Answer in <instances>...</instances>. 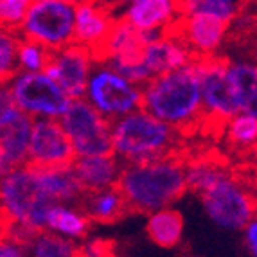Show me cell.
I'll use <instances>...</instances> for the list:
<instances>
[{
    "label": "cell",
    "instance_id": "obj_1",
    "mask_svg": "<svg viewBox=\"0 0 257 257\" xmlns=\"http://www.w3.org/2000/svg\"><path fill=\"white\" fill-rule=\"evenodd\" d=\"M202 58L185 67L151 77L142 86V108L176 132L193 130L203 122L202 113Z\"/></svg>",
    "mask_w": 257,
    "mask_h": 257
},
{
    "label": "cell",
    "instance_id": "obj_2",
    "mask_svg": "<svg viewBox=\"0 0 257 257\" xmlns=\"http://www.w3.org/2000/svg\"><path fill=\"white\" fill-rule=\"evenodd\" d=\"M117 187L130 212L150 214L169 207L187 193L185 160L171 153L137 164H124Z\"/></svg>",
    "mask_w": 257,
    "mask_h": 257
},
{
    "label": "cell",
    "instance_id": "obj_3",
    "mask_svg": "<svg viewBox=\"0 0 257 257\" xmlns=\"http://www.w3.org/2000/svg\"><path fill=\"white\" fill-rule=\"evenodd\" d=\"M51 202L40 189L29 164L13 167L0 178V216L6 221L4 236L22 243L45 230Z\"/></svg>",
    "mask_w": 257,
    "mask_h": 257
},
{
    "label": "cell",
    "instance_id": "obj_4",
    "mask_svg": "<svg viewBox=\"0 0 257 257\" xmlns=\"http://www.w3.org/2000/svg\"><path fill=\"white\" fill-rule=\"evenodd\" d=\"M180 132L144 108L111 120V153L122 164H137L176 153Z\"/></svg>",
    "mask_w": 257,
    "mask_h": 257
},
{
    "label": "cell",
    "instance_id": "obj_5",
    "mask_svg": "<svg viewBox=\"0 0 257 257\" xmlns=\"http://www.w3.org/2000/svg\"><path fill=\"white\" fill-rule=\"evenodd\" d=\"M200 200L207 218L223 230H243L257 216V193L232 171L203 191Z\"/></svg>",
    "mask_w": 257,
    "mask_h": 257
},
{
    "label": "cell",
    "instance_id": "obj_6",
    "mask_svg": "<svg viewBox=\"0 0 257 257\" xmlns=\"http://www.w3.org/2000/svg\"><path fill=\"white\" fill-rule=\"evenodd\" d=\"M83 99L108 120H115L142 108V86L104 61H95Z\"/></svg>",
    "mask_w": 257,
    "mask_h": 257
},
{
    "label": "cell",
    "instance_id": "obj_7",
    "mask_svg": "<svg viewBox=\"0 0 257 257\" xmlns=\"http://www.w3.org/2000/svg\"><path fill=\"white\" fill-rule=\"evenodd\" d=\"M76 4L65 0H35L18 27V35L42 43L49 51H60L74 43Z\"/></svg>",
    "mask_w": 257,
    "mask_h": 257
},
{
    "label": "cell",
    "instance_id": "obj_8",
    "mask_svg": "<svg viewBox=\"0 0 257 257\" xmlns=\"http://www.w3.org/2000/svg\"><path fill=\"white\" fill-rule=\"evenodd\" d=\"M8 83L17 106L33 119H60L72 103L47 72L18 70Z\"/></svg>",
    "mask_w": 257,
    "mask_h": 257
},
{
    "label": "cell",
    "instance_id": "obj_9",
    "mask_svg": "<svg viewBox=\"0 0 257 257\" xmlns=\"http://www.w3.org/2000/svg\"><path fill=\"white\" fill-rule=\"evenodd\" d=\"M76 157L111 153V120L101 115L86 99H72L60 117Z\"/></svg>",
    "mask_w": 257,
    "mask_h": 257
},
{
    "label": "cell",
    "instance_id": "obj_10",
    "mask_svg": "<svg viewBox=\"0 0 257 257\" xmlns=\"http://www.w3.org/2000/svg\"><path fill=\"white\" fill-rule=\"evenodd\" d=\"M227 65L228 60L218 56L202 58L200 88H202L203 122L214 130H221L223 124L239 111L228 81Z\"/></svg>",
    "mask_w": 257,
    "mask_h": 257
},
{
    "label": "cell",
    "instance_id": "obj_11",
    "mask_svg": "<svg viewBox=\"0 0 257 257\" xmlns=\"http://www.w3.org/2000/svg\"><path fill=\"white\" fill-rule=\"evenodd\" d=\"M94 65L95 56L90 49L79 43H70L60 51H52L45 72L69 94L70 99H83Z\"/></svg>",
    "mask_w": 257,
    "mask_h": 257
},
{
    "label": "cell",
    "instance_id": "obj_12",
    "mask_svg": "<svg viewBox=\"0 0 257 257\" xmlns=\"http://www.w3.org/2000/svg\"><path fill=\"white\" fill-rule=\"evenodd\" d=\"M76 159L60 119H35L27 164L36 167L69 166Z\"/></svg>",
    "mask_w": 257,
    "mask_h": 257
},
{
    "label": "cell",
    "instance_id": "obj_13",
    "mask_svg": "<svg viewBox=\"0 0 257 257\" xmlns=\"http://www.w3.org/2000/svg\"><path fill=\"white\" fill-rule=\"evenodd\" d=\"M169 31L175 33L196 58H210L221 47L228 24L207 13H189L180 15Z\"/></svg>",
    "mask_w": 257,
    "mask_h": 257
},
{
    "label": "cell",
    "instance_id": "obj_14",
    "mask_svg": "<svg viewBox=\"0 0 257 257\" xmlns=\"http://www.w3.org/2000/svg\"><path fill=\"white\" fill-rule=\"evenodd\" d=\"M115 13L103 0H81L76 4L74 43L95 52L101 49L115 24Z\"/></svg>",
    "mask_w": 257,
    "mask_h": 257
},
{
    "label": "cell",
    "instance_id": "obj_15",
    "mask_svg": "<svg viewBox=\"0 0 257 257\" xmlns=\"http://www.w3.org/2000/svg\"><path fill=\"white\" fill-rule=\"evenodd\" d=\"M178 17L176 0H132L120 15L142 33H167Z\"/></svg>",
    "mask_w": 257,
    "mask_h": 257
},
{
    "label": "cell",
    "instance_id": "obj_16",
    "mask_svg": "<svg viewBox=\"0 0 257 257\" xmlns=\"http://www.w3.org/2000/svg\"><path fill=\"white\" fill-rule=\"evenodd\" d=\"M194 58L196 56L189 51L187 45L171 31L155 38L142 51V61L150 70L151 77L182 69L191 63Z\"/></svg>",
    "mask_w": 257,
    "mask_h": 257
},
{
    "label": "cell",
    "instance_id": "obj_17",
    "mask_svg": "<svg viewBox=\"0 0 257 257\" xmlns=\"http://www.w3.org/2000/svg\"><path fill=\"white\" fill-rule=\"evenodd\" d=\"M164 33H142L130 26L124 18H117L110 35L104 40L97 52L95 61H111V60H126V58H141L142 51L148 43L159 38Z\"/></svg>",
    "mask_w": 257,
    "mask_h": 257
},
{
    "label": "cell",
    "instance_id": "obj_18",
    "mask_svg": "<svg viewBox=\"0 0 257 257\" xmlns=\"http://www.w3.org/2000/svg\"><path fill=\"white\" fill-rule=\"evenodd\" d=\"M35 171L36 182L45 196L54 203H74L79 205L85 196V189L74 171L72 164L69 166L54 167H36L31 166Z\"/></svg>",
    "mask_w": 257,
    "mask_h": 257
},
{
    "label": "cell",
    "instance_id": "obj_19",
    "mask_svg": "<svg viewBox=\"0 0 257 257\" xmlns=\"http://www.w3.org/2000/svg\"><path fill=\"white\" fill-rule=\"evenodd\" d=\"M124 164L113 153L90 155V157H76L72 162L74 171L81 182L85 193L103 191L108 187H115L119 182L120 171Z\"/></svg>",
    "mask_w": 257,
    "mask_h": 257
},
{
    "label": "cell",
    "instance_id": "obj_20",
    "mask_svg": "<svg viewBox=\"0 0 257 257\" xmlns=\"http://www.w3.org/2000/svg\"><path fill=\"white\" fill-rule=\"evenodd\" d=\"M33 122L35 119L22 110L11 119L0 122V148L6 151L15 167L27 164Z\"/></svg>",
    "mask_w": 257,
    "mask_h": 257
},
{
    "label": "cell",
    "instance_id": "obj_21",
    "mask_svg": "<svg viewBox=\"0 0 257 257\" xmlns=\"http://www.w3.org/2000/svg\"><path fill=\"white\" fill-rule=\"evenodd\" d=\"M92 219L86 216L81 205L74 203H52L47 214L45 230L70 241L85 239L90 230Z\"/></svg>",
    "mask_w": 257,
    "mask_h": 257
},
{
    "label": "cell",
    "instance_id": "obj_22",
    "mask_svg": "<svg viewBox=\"0 0 257 257\" xmlns=\"http://www.w3.org/2000/svg\"><path fill=\"white\" fill-rule=\"evenodd\" d=\"M79 205L92 219V223H115L130 212L128 203L117 185L103 191L85 193Z\"/></svg>",
    "mask_w": 257,
    "mask_h": 257
},
{
    "label": "cell",
    "instance_id": "obj_23",
    "mask_svg": "<svg viewBox=\"0 0 257 257\" xmlns=\"http://www.w3.org/2000/svg\"><path fill=\"white\" fill-rule=\"evenodd\" d=\"M227 74L239 111L257 119V63L228 61Z\"/></svg>",
    "mask_w": 257,
    "mask_h": 257
},
{
    "label": "cell",
    "instance_id": "obj_24",
    "mask_svg": "<svg viewBox=\"0 0 257 257\" xmlns=\"http://www.w3.org/2000/svg\"><path fill=\"white\" fill-rule=\"evenodd\" d=\"M146 234L160 248H175L184 237V216L175 207H162L148 214Z\"/></svg>",
    "mask_w": 257,
    "mask_h": 257
},
{
    "label": "cell",
    "instance_id": "obj_25",
    "mask_svg": "<svg viewBox=\"0 0 257 257\" xmlns=\"http://www.w3.org/2000/svg\"><path fill=\"white\" fill-rule=\"evenodd\" d=\"M230 171L221 160L207 159V157H198V159L185 160V182H187V191L194 194H200L203 191L214 185L219 178Z\"/></svg>",
    "mask_w": 257,
    "mask_h": 257
},
{
    "label": "cell",
    "instance_id": "obj_26",
    "mask_svg": "<svg viewBox=\"0 0 257 257\" xmlns=\"http://www.w3.org/2000/svg\"><path fill=\"white\" fill-rule=\"evenodd\" d=\"M221 133L230 150L246 157L257 142V119L248 113L237 111L223 124Z\"/></svg>",
    "mask_w": 257,
    "mask_h": 257
},
{
    "label": "cell",
    "instance_id": "obj_27",
    "mask_svg": "<svg viewBox=\"0 0 257 257\" xmlns=\"http://www.w3.org/2000/svg\"><path fill=\"white\" fill-rule=\"evenodd\" d=\"M29 257H77V243L54 232L42 230L27 243Z\"/></svg>",
    "mask_w": 257,
    "mask_h": 257
},
{
    "label": "cell",
    "instance_id": "obj_28",
    "mask_svg": "<svg viewBox=\"0 0 257 257\" xmlns=\"http://www.w3.org/2000/svg\"><path fill=\"white\" fill-rule=\"evenodd\" d=\"M180 15L207 13L230 26L234 18L241 13L243 0H176Z\"/></svg>",
    "mask_w": 257,
    "mask_h": 257
},
{
    "label": "cell",
    "instance_id": "obj_29",
    "mask_svg": "<svg viewBox=\"0 0 257 257\" xmlns=\"http://www.w3.org/2000/svg\"><path fill=\"white\" fill-rule=\"evenodd\" d=\"M52 51L43 47L42 43L26 40L20 36L18 43V70L24 72H45Z\"/></svg>",
    "mask_w": 257,
    "mask_h": 257
},
{
    "label": "cell",
    "instance_id": "obj_30",
    "mask_svg": "<svg viewBox=\"0 0 257 257\" xmlns=\"http://www.w3.org/2000/svg\"><path fill=\"white\" fill-rule=\"evenodd\" d=\"M18 31L0 27V83H8L18 72Z\"/></svg>",
    "mask_w": 257,
    "mask_h": 257
},
{
    "label": "cell",
    "instance_id": "obj_31",
    "mask_svg": "<svg viewBox=\"0 0 257 257\" xmlns=\"http://www.w3.org/2000/svg\"><path fill=\"white\" fill-rule=\"evenodd\" d=\"M35 0H0V27L18 31Z\"/></svg>",
    "mask_w": 257,
    "mask_h": 257
},
{
    "label": "cell",
    "instance_id": "obj_32",
    "mask_svg": "<svg viewBox=\"0 0 257 257\" xmlns=\"http://www.w3.org/2000/svg\"><path fill=\"white\" fill-rule=\"evenodd\" d=\"M77 257H115L113 253V243L101 237L83 239L77 244Z\"/></svg>",
    "mask_w": 257,
    "mask_h": 257
},
{
    "label": "cell",
    "instance_id": "obj_33",
    "mask_svg": "<svg viewBox=\"0 0 257 257\" xmlns=\"http://www.w3.org/2000/svg\"><path fill=\"white\" fill-rule=\"evenodd\" d=\"M20 108L17 106L13 92L9 88V83H0V122L17 115Z\"/></svg>",
    "mask_w": 257,
    "mask_h": 257
},
{
    "label": "cell",
    "instance_id": "obj_34",
    "mask_svg": "<svg viewBox=\"0 0 257 257\" xmlns=\"http://www.w3.org/2000/svg\"><path fill=\"white\" fill-rule=\"evenodd\" d=\"M0 257H29L27 244L15 237L2 236L0 237Z\"/></svg>",
    "mask_w": 257,
    "mask_h": 257
},
{
    "label": "cell",
    "instance_id": "obj_35",
    "mask_svg": "<svg viewBox=\"0 0 257 257\" xmlns=\"http://www.w3.org/2000/svg\"><path fill=\"white\" fill-rule=\"evenodd\" d=\"M241 232H243V243L248 253L252 257H257V216H253Z\"/></svg>",
    "mask_w": 257,
    "mask_h": 257
},
{
    "label": "cell",
    "instance_id": "obj_36",
    "mask_svg": "<svg viewBox=\"0 0 257 257\" xmlns=\"http://www.w3.org/2000/svg\"><path fill=\"white\" fill-rule=\"evenodd\" d=\"M13 167H15L13 162L9 160V157L6 155V151L2 150V148H0V178L8 175V173L11 171V169H13Z\"/></svg>",
    "mask_w": 257,
    "mask_h": 257
},
{
    "label": "cell",
    "instance_id": "obj_37",
    "mask_svg": "<svg viewBox=\"0 0 257 257\" xmlns=\"http://www.w3.org/2000/svg\"><path fill=\"white\" fill-rule=\"evenodd\" d=\"M103 2L111 9V11H113V13H115V9H119V8L124 9L132 0H103Z\"/></svg>",
    "mask_w": 257,
    "mask_h": 257
},
{
    "label": "cell",
    "instance_id": "obj_38",
    "mask_svg": "<svg viewBox=\"0 0 257 257\" xmlns=\"http://www.w3.org/2000/svg\"><path fill=\"white\" fill-rule=\"evenodd\" d=\"M246 159H248V164L250 167H252V171L257 175V142L253 144V148L248 151V155H246Z\"/></svg>",
    "mask_w": 257,
    "mask_h": 257
},
{
    "label": "cell",
    "instance_id": "obj_39",
    "mask_svg": "<svg viewBox=\"0 0 257 257\" xmlns=\"http://www.w3.org/2000/svg\"><path fill=\"white\" fill-rule=\"evenodd\" d=\"M0 237H2V236H0Z\"/></svg>",
    "mask_w": 257,
    "mask_h": 257
}]
</instances>
